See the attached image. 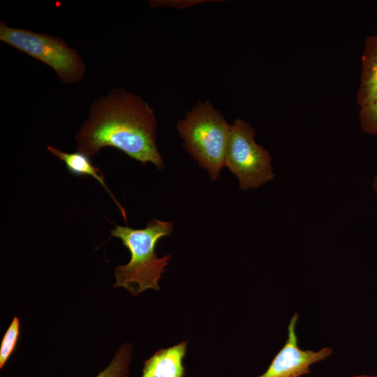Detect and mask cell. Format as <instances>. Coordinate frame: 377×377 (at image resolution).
Instances as JSON below:
<instances>
[{
	"mask_svg": "<svg viewBox=\"0 0 377 377\" xmlns=\"http://www.w3.org/2000/svg\"><path fill=\"white\" fill-rule=\"evenodd\" d=\"M172 231L171 222L156 219L149 221L142 229L116 226L111 230L110 237L120 239L131 253L130 261L115 268L114 287H124L134 296L147 289L158 290V281L172 256L158 258L156 246L158 240Z\"/></svg>",
	"mask_w": 377,
	"mask_h": 377,
	"instance_id": "obj_2",
	"label": "cell"
},
{
	"mask_svg": "<svg viewBox=\"0 0 377 377\" xmlns=\"http://www.w3.org/2000/svg\"><path fill=\"white\" fill-rule=\"evenodd\" d=\"M156 128L148 103L125 89H113L91 105L89 119L76 134L77 150L90 157L103 147H112L161 169L164 164L156 147Z\"/></svg>",
	"mask_w": 377,
	"mask_h": 377,
	"instance_id": "obj_1",
	"label": "cell"
},
{
	"mask_svg": "<svg viewBox=\"0 0 377 377\" xmlns=\"http://www.w3.org/2000/svg\"><path fill=\"white\" fill-rule=\"evenodd\" d=\"M20 320L14 317L7 329L0 347V368L2 369L15 348L20 335Z\"/></svg>",
	"mask_w": 377,
	"mask_h": 377,
	"instance_id": "obj_11",
	"label": "cell"
},
{
	"mask_svg": "<svg viewBox=\"0 0 377 377\" xmlns=\"http://www.w3.org/2000/svg\"><path fill=\"white\" fill-rule=\"evenodd\" d=\"M187 341L157 350L144 363L142 377H184Z\"/></svg>",
	"mask_w": 377,
	"mask_h": 377,
	"instance_id": "obj_7",
	"label": "cell"
},
{
	"mask_svg": "<svg viewBox=\"0 0 377 377\" xmlns=\"http://www.w3.org/2000/svg\"><path fill=\"white\" fill-rule=\"evenodd\" d=\"M353 377H377V376L359 375V376H355Z\"/></svg>",
	"mask_w": 377,
	"mask_h": 377,
	"instance_id": "obj_15",
	"label": "cell"
},
{
	"mask_svg": "<svg viewBox=\"0 0 377 377\" xmlns=\"http://www.w3.org/2000/svg\"><path fill=\"white\" fill-rule=\"evenodd\" d=\"M377 92V34L365 41L362 57L360 84L357 94L360 108L367 105Z\"/></svg>",
	"mask_w": 377,
	"mask_h": 377,
	"instance_id": "obj_8",
	"label": "cell"
},
{
	"mask_svg": "<svg viewBox=\"0 0 377 377\" xmlns=\"http://www.w3.org/2000/svg\"><path fill=\"white\" fill-rule=\"evenodd\" d=\"M230 128L209 101L196 103L177 122L186 150L213 180L225 166Z\"/></svg>",
	"mask_w": 377,
	"mask_h": 377,
	"instance_id": "obj_3",
	"label": "cell"
},
{
	"mask_svg": "<svg viewBox=\"0 0 377 377\" xmlns=\"http://www.w3.org/2000/svg\"><path fill=\"white\" fill-rule=\"evenodd\" d=\"M373 188L375 195L377 196V175L375 176L374 179Z\"/></svg>",
	"mask_w": 377,
	"mask_h": 377,
	"instance_id": "obj_14",
	"label": "cell"
},
{
	"mask_svg": "<svg viewBox=\"0 0 377 377\" xmlns=\"http://www.w3.org/2000/svg\"><path fill=\"white\" fill-rule=\"evenodd\" d=\"M225 166L243 190L258 188L274 178L269 152L256 143L251 126L239 118L231 125Z\"/></svg>",
	"mask_w": 377,
	"mask_h": 377,
	"instance_id": "obj_5",
	"label": "cell"
},
{
	"mask_svg": "<svg viewBox=\"0 0 377 377\" xmlns=\"http://www.w3.org/2000/svg\"><path fill=\"white\" fill-rule=\"evenodd\" d=\"M0 40L50 66L65 83L84 75L85 67L77 51L57 37L10 27L1 21Z\"/></svg>",
	"mask_w": 377,
	"mask_h": 377,
	"instance_id": "obj_4",
	"label": "cell"
},
{
	"mask_svg": "<svg viewBox=\"0 0 377 377\" xmlns=\"http://www.w3.org/2000/svg\"><path fill=\"white\" fill-rule=\"evenodd\" d=\"M48 151L59 159L62 161L68 170L73 175L86 176L89 175L96 179L109 193L110 195L114 200L121 211L124 219L126 221V214L124 209L120 205L113 195L110 191L104 180V175L101 171L93 165L89 157L82 152L68 153L60 149L48 146Z\"/></svg>",
	"mask_w": 377,
	"mask_h": 377,
	"instance_id": "obj_9",
	"label": "cell"
},
{
	"mask_svg": "<svg viewBox=\"0 0 377 377\" xmlns=\"http://www.w3.org/2000/svg\"><path fill=\"white\" fill-rule=\"evenodd\" d=\"M132 345H121L114 357L103 371L96 377H128V367L131 359Z\"/></svg>",
	"mask_w": 377,
	"mask_h": 377,
	"instance_id": "obj_10",
	"label": "cell"
},
{
	"mask_svg": "<svg viewBox=\"0 0 377 377\" xmlns=\"http://www.w3.org/2000/svg\"><path fill=\"white\" fill-rule=\"evenodd\" d=\"M297 318V313L291 318L288 327V337L285 345L276 355L267 371L258 377H301L310 373L311 365L332 354V350L329 348L317 352L299 348L295 332Z\"/></svg>",
	"mask_w": 377,
	"mask_h": 377,
	"instance_id": "obj_6",
	"label": "cell"
},
{
	"mask_svg": "<svg viewBox=\"0 0 377 377\" xmlns=\"http://www.w3.org/2000/svg\"><path fill=\"white\" fill-rule=\"evenodd\" d=\"M359 117L361 128L367 133L377 135V92L367 105L360 108Z\"/></svg>",
	"mask_w": 377,
	"mask_h": 377,
	"instance_id": "obj_12",
	"label": "cell"
},
{
	"mask_svg": "<svg viewBox=\"0 0 377 377\" xmlns=\"http://www.w3.org/2000/svg\"><path fill=\"white\" fill-rule=\"evenodd\" d=\"M206 1H200V0H186V1H151L150 2L151 8L161 6H169L175 8H182L191 6H194L200 2H205Z\"/></svg>",
	"mask_w": 377,
	"mask_h": 377,
	"instance_id": "obj_13",
	"label": "cell"
}]
</instances>
